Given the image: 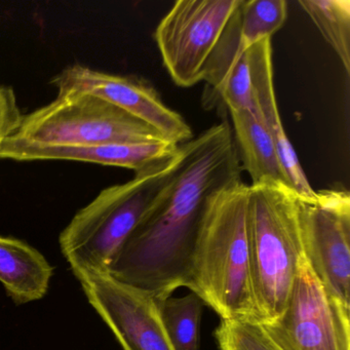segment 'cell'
Segmentation results:
<instances>
[{
  "instance_id": "cell-1",
  "label": "cell",
  "mask_w": 350,
  "mask_h": 350,
  "mask_svg": "<svg viewBox=\"0 0 350 350\" xmlns=\"http://www.w3.org/2000/svg\"><path fill=\"white\" fill-rule=\"evenodd\" d=\"M173 179L120 247L106 273L157 301L190 286L192 255L211 198L241 181L231 126L214 124L181 144Z\"/></svg>"
},
{
  "instance_id": "cell-2",
  "label": "cell",
  "mask_w": 350,
  "mask_h": 350,
  "mask_svg": "<svg viewBox=\"0 0 350 350\" xmlns=\"http://www.w3.org/2000/svg\"><path fill=\"white\" fill-rule=\"evenodd\" d=\"M249 198L243 180L215 193L194 245L189 288L221 319L258 321L247 250Z\"/></svg>"
},
{
  "instance_id": "cell-3",
  "label": "cell",
  "mask_w": 350,
  "mask_h": 350,
  "mask_svg": "<svg viewBox=\"0 0 350 350\" xmlns=\"http://www.w3.org/2000/svg\"><path fill=\"white\" fill-rule=\"evenodd\" d=\"M183 155L136 173L130 181L102 190L77 213L59 237L73 273L107 272L112 260L173 179Z\"/></svg>"
},
{
  "instance_id": "cell-4",
  "label": "cell",
  "mask_w": 350,
  "mask_h": 350,
  "mask_svg": "<svg viewBox=\"0 0 350 350\" xmlns=\"http://www.w3.org/2000/svg\"><path fill=\"white\" fill-rule=\"evenodd\" d=\"M298 198L286 184L250 185L247 250L260 323L282 314L303 257Z\"/></svg>"
},
{
  "instance_id": "cell-5",
  "label": "cell",
  "mask_w": 350,
  "mask_h": 350,
  "mask_svg": "<svg viewBox=\"0 0 350 350\" xmlns=\"http://www.w3.org/2000/svg\"><path fill=\"white\" fill-rule=\"evenodd\" d=\"M13 137L63 146L152 142L165 139L142 120L89 94L58 95L52 103L23 116L21 126Z\"/></svg>"
},
{
  "instance_id": "cell-6",
  "label": "cell",
  "mask_w": 350,
  "mask_h": 350,
  "mask_svg": "<svg viewBox=\"0 0 350 350\" xmlns=\"http://www.w3.org/2000/svg\"><path fill=\"white\" fill-rule=\"evenodd\" d=\"M241 0H179L165 14L154 38L172 81L191 88L204 81L219 42Z\"/></svg>"
},
{
  "instance_id": "cell-7",
  "label": "cell",
  "mask_w": 350,
  "mask_h": 350,
  "mask_svg": "<svg viewBox=\"0 0 350 350\" xmlns=\"http://www.w3.org/2000/svg\"><path fill=\"white\" fill-rule=\"evenodd\" d=\"M349 310L323 288L303 256L284 311L261 325L280 350H350Z\"/></svg>"
},
{
  "instance_id": "cell-8",
  "label": "cell",
  "mask_w": 350,
  "mask_h": 350,
  "mask_svg": "<svg viewBox=\"0 0 350 350\" xmlns=\"http://www.w3.org/2000/svg\"><path fill=\"white\" fill-rule=\"evenodd\" d=\"M303 256L323 288L350 309V193L344 188L298 198Z\"/></svg>"
},
{
  "instance_id": "cell-9",
  "label": "cell",
  "mask_w": 350,
  "mask_h": 350,
  "mask_svg": "<svg viewBox=\"0 0 350 350\" xmlns=\"http://www.w3.org/2000/svg\"><path fill=\"white\" fill-rule=\"evenodd\" d=\"M75 278L124 350H174L152 294L106 272H81Z\"/></svg>"
},
{
  "instance_id": "cell-10",
  "label": "cell",
  "mask_w": 350,
  "mask_h": 350,
  "mask_svg": "<svg viewBox=\"0 0 350 350\" xmlns=\"http://www.w3.org/2000/svg\"><path fill=\"white\" fill-rule=\"evenodd\" d=\"M58 95L89 94L152 126L163 138L183 144L193 138L189 124L161 99L150 83L135 77L110 75L83 65L67 67L51 81Z\"/></svg>"
},
{
  "instance_id": "cell-11",
  "label": "cell",
  "mask_w": 350,
  "mask_h": 350,
  "mask_svg": "<svg viewBox=\"0 0 350 350\" xmlns=\"http://www.w3.org/2000/svg\"><path fill=\"white\" fill-rule=\"evenodd\" d=\"M179 149L180 144L167 139L152 142L63 146L40 144L11 137L0 147V159L16 161H83L126 167L139 173L175 157Z\"/></svg>"
},
{
  "instance_id": "cell-12",
  "label": "cell",
  "mask_w": 350,
  "mask_h": 350,
  "mask_svg": "<svg viewBox=\"0 0 350 350\" xmlns=\"http://www.w3.org/2000/svg\"><path fill=\"white\" fill-rule=\"evenodd\" d=\"M249 56L256 102L262 120L273 139L288 185L301 198L313 200L317 191L305 176L280 118L274 91L271 38H265L252 46Z\"/></svg>"
},
{
  "instance_id": "cell-13",
  "label": "cell",
  "mask_w": 350,
  "mask_h": 350,
  "mask_svg": "<svg viewBox=\"0 0 350 350\" xmlns=\"http://www.w3.org/2000/svg\"><path fill=\"white\" fill-rule=\"evenodd\" d=\"M229 113L241 170L249 174L251 185L274 183L290 186L280 165L273 139L260 111L241 110Z\"/></svg>"
},
{
  "instance_id": "cell-14",
  "label": "cell",
  "mask_w": 350,
  "mask_h": 350,
  "mask_svg": "<svg viewBox=\"0 0 350 350\" xmlns=\"http://www.w3.org/2000/svg\"><path fill=\"white\" fill-rule=\"evenodd\" d=\"M52 276V266L38 250L20 239L0 237V282L16 304L44 298Z\"/></svg>"
},
{
  "instance_id": "cell-15",
  "label": "cell",
  "mask_w": 350,
  "mask_h": 350,
  "mask_svg": "<svg viewBox=\"0 0 350 350\" xmlns=\"http://www.w3.org/2000/svg\"><path fill=\"white\" fill-rule=\"evenodd\" d=\"M299 5L312 20L325 42L350 75L349 0H300Z\"/></svg>"
},
{
  "instance_id": "cell-16",
  "label": "cell",
  "mask_w": 350,
  "mask_h": 350,
  "mask_svg": "<svg viewBox=\"0 0 350 350\" xmlns=\"http://www.w3.org/2000/svg\"><path fill=\"white\" fill-rule=\"evenodd\" d=\"M159 302V313L174 350H198L204 301L191 292Z\"/></svg>"
},
{
  "instance_id": "cell-17",
  "label": "cell",
  "mask_w": 350,
  "mask_h": 350,
  "mask_svg": "<svg viewBox=\"0 0 350 350\" xmlns=\"http://www.w3.org/2000/svg\"><path fill=\"white\" fill-rule=\"evenodd\" d=\"M288 17L286 0H241L239 33L241 49L247 51L265 38H271Z\"/></svg>"
},
{
  "instance_id": "cell-18",
  "label": "cell",
  "mask_w": 350,
  "mask_h": 350,
  "mask_svg": "<svg viewBox=\"0 0 350 350\" xmlns=\"http://www.w3.org/2000/svg\"><path fill=\"white\" fill-rule=\"evenodd\" d=\"M210 98H220L228 111L259 112L254 94L249 49L233 63L220 87Z\"/></svg>"
},
{
  "instance_id": "cell-19",
  "label": "cell",
  "mask_w": 350,
  "mask_h": 350,
  "mask_svg": "<svg viewBox=\"0 0 350 350\" xmlns=\"http://www.w3.org/2000/svg\"><path fill=\"white\" fill-rule=\"evenodd\" d=\"M215 338L220 350H280L255 321L221 319Z\"/></svg>"
},
{
  "instance_id": "cell-20",
  "label": "cell",
  "mask_w": 350,
  "mask_h": 350,
  "mask_svg": "<svg viewBox=\"0 0 350 350\" xmlns=\"http://www.w3.org/2000/svg\"><path fill=\"white\" fill-rule=\"evenodd\" d=\"M22 118L15 92L12 88L0 85V147L18 132Z\"/></svg>"
}]
</instances>
